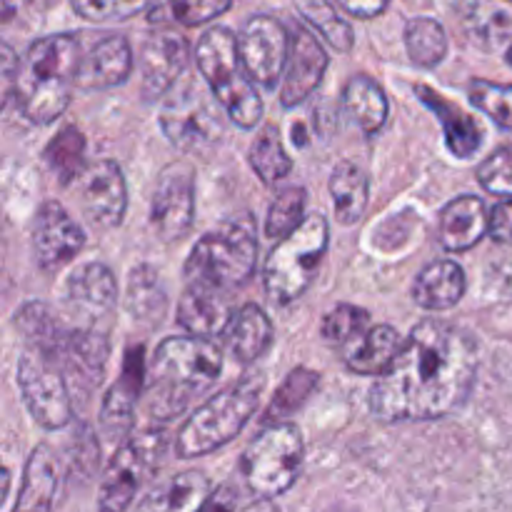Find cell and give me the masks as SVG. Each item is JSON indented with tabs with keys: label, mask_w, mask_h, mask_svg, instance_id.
I'll return each instance as SVG.
<instances>
[{
	"label": "cell",
	"mask_w": 512,
	"mask_h": 512,
	"mask_svg": "<svg viewBox=\"0 0 512 512\" xmlns=\"http://www.w3.org/2000/svg\"><path fill=\"white\" fill-rule=\"evenodd\" d=\"M478 368L480 350L468 330L445 320H423L370 388V413L380 423L448 418L473 395Z\"/></svg>",
	"instance_id": "6da1fadb"
},
{
	"label": "cell",
	"mask_w": 512,
	"mask_h": 512,
	"mask_svg": "<svg viewBox=\"0 0 512 512\" xmlns=\"http://www.w3.org/2000/svg\"><path fill=\"white\" fill-rule=\"evenodd\" d=\"M78 33H53L33 40L20 58L15 103L33 125H50L68 110L83 60Z\"/></svg>",
	"instance_id": "7a4b0ae2"
},
{
	"label": "cell",
	"mask_w": 512,
	"mask_h": 512,
	"mask_svg": "<svg viewBox=\"0 0 512 512\" xmlns=\"http://www.w3.org/2000/svg\"><path fill=\"white\" fill-rule=\"evenodd\" d=\"M223 373V350L215 340L173 335L158 345L150 363V415L155 420L180 418L195 398L208 393Z\"/></svg>",
	"instance_id": "3957f363"
},
{
	"label": "cell",
	"mask_w": 512,
	"mask_h": 512,
	"mask_svg": "<svg viewBox=\"0 0 512 512\" xmlns=\"http://www.w3.org/2000/svg\"><path fill=\"white\" fill-rule=\"evenodd\" d=\"M258 268V233L250 215L233 218L205 233L185 260V283L230 295Z\"/></svg>",
	"instance_id": "277c9868"
},
{
	"label": "cell",
	"mask_w": 512,
	"mask_h": 512,
	"mask_svg": "<svg viewBox=\"0 0 512 512\" xmlns=\"http://www.w3.org/2000/svg\"><path fill=\"white\" fill-rule=\"evenodd\" d=\"M263 388V375H250L205 400L180 428L175 455L180 460L203 458L238 438L258 410Z\"/></svg>",
	"instance_id": "5b68a950"
},
{
	"label": "cell",
	"mask_w": 512,
	"mask_h": 512,
	"mask_svg": "<svg viewBox=\"0 0 512 512\" xmlns=\"http://www.w3.org/2000/svg\"><path fill=\"white\" fill-rule=\"evenodd\" d=\"M195 65L208 83L215 103L238 128H255L263 118V100L245 73L238 53V35L230 28H210L195 45Z\"/></svg>",
	"instance_id": "8992f818"
},
{
	"label": "cell",
	"mask_w": 512,
	"mask_h": 512,
	"mask_svg": "<svg viewBox=\"0 0 512 512\" xmlns=\"http://www.w3.org/2000/svg\"><path fill=\"white\" fill-rule=\"evenodd\" d=\"M330 245L325 215L313 213L295 233L280 240L263 265V288L273 305H293L313 285Z\"/></svg>",
	"instance_id": "52a82bcc"
},
{
	"label": "cell",
	"mask_w": 512,
	"mask_h": 512,
	"mask_svg": "<svg viewBox=\"0 0 512 512\" xmlns=\"http://www.w3.org/2000/svg\"><path fill=\"white\" fill-rule=\"evenodd\" d=\"M303 463L305 443L298 425L275 423L250 440L240 458V473L255 498L273 500L293 488Z\"/></svg>",
	"instance_id": "ba28073f"
},
{
	"label": "cell",
	"mask_w": 512,
	"mask_h": 512,
	"mask_svg": "<svg viewBox=\"0 0 512 512\" xmlns=\"http://www.w3.org/2000/svg\"><path fill=\"white\" fill-rule=\"evenodd\" d=\"M163 430H148V433L130 438L115 450L100 480L98 512H125L138 498L145 480L153 478L155 468L160 465L165 453Z\"/></svg>",
	"instance_id": "9c48e42d"
},
{
	"label": "cell",
	"mask_w": 512,
	"mask_h": 512,
	"mask_svg": "<svg viewBox=\"0 0 512 512\" xmlns=\"http://www.w3.org/2000/svg\"><path fill=\"white\" fill-rule=\"evenodd\" d=\"M18 388L35 423L60 430L73 420V393L63 368L50 355L25 348L18 358Z\"/></svg>",
	"instance_id": "30bf717a"
},
{
	"label": "cell",
	"mask_w": 512,
	"mask_h": 512,
	"mask_svg": "<svg viewBox=\"0 0 512 512\" xmlns=\"http://www.w3.org/2000/svg\"><path fill=\"white\" fill-rule=\"evenodd\" d=\"M160 130L180 153H205L223 140V120L203 90L188 88L160 110Z\"/></svg>",
	"instance_id": "8fae6325"
},
{
	"label": "cell",
	"mask_w": 512,
	"mask_h": 512,
	"mask_svg": "<svg viewBox=\"0 0 512 512\" xmlns=\"http://www.w3.org/2000/svg\"><path fill=\"white\" fill-rule=\"evenodd\" d=\"M195 220V168L188 160L165 165L150 200V223L165 243L185 238Z\"/></svg>",
	"instance_id": "7c38bea8"
},
{
	"label": "cell",
	"mask_w": 512,
	"mask_h": 512,
	"mask_svg": "<svg viewBox=\"0 0 512 512\" xmlns=\"http://www.w3.org/2000/svg\"><path fill=\"white\" fill-rule=\"evenodd\" d=\"M290 43L293 38L280 20L273 15H253L238 35L240 63L248 78L263 88H275L288 68Z\"/></svg>",
	"instance_id": "4fadbf2b"
},
{
	"label": "cell",
	"mask_w": 512,
	"mask_h": 512,
	"mask_svg": "<svg viewBox=\"0 0 512 512\" xmlns=\"http://www.w3.org/2000/svg\"><path fill=\"white\" fill-rule=\"evenodd\" d=\"M65 300L73 318L80 320V328L108 333L120 300L118 280L108 265L85 263L70 273Z\"/></svg>",
	"instance_id": "5bb4252c"
},
{
	"label": "cell",
	"mask_w": 512,
	"mask_h": 512,
	"mask_svg": "<svg viewBox=\"0 0 512 512\" xmlns=\"http://www.w3.org/2000/svg\"><path fill=\"white\" fill-rule=\"evenodd\" d=\"M78 195L83 215L98 230H113L128 210V185L115 160H95L78 175Z\"/></svg>",
	"instance_id": "9a60e30c"
},
{
	"label": "cell",
	"mask_w": 512,
	"mask_h": 512,
	"mask_svg": "<svg viewBox=\"0 0 512 512\" xmlns=\"http://www.w3.org/2000/svg\"><path fill=\"white\" fill-rule=\"evenodd\" d=\"M85 248V233L68 210L45 200L33 218V255L43 273H55Z\"/></svg>",
	"instance_id": "2e32d148"
},
{
	"label": "cell",
	"mask_w": 512,
	"mask_h": 512,
	"mask_svg": "<svg viewBox=\"0 0 512 512\" xmlns=\"http://www.w3.org/2000/svg\"><path fill=\"white\" fill-rule=\"evenodd\" d=\"M190 60L188 40L173 30H155L140 45V95L145 100H160L173 90Z\"/></svg>",
	"instance_id": "e0dca14e"
},
{
	"label": "cell",
	"mask_w": 512,
	"mask_h": 512,
	"mask_svg": "<svg viewBox=\"0 0 512 512\" xmlns=\"http://www.w3.org/2000/svg\"><path fill=\"white\" fill-rule=\"evenodd\" d=\"M145 383V363H143V345H135L125 353L123 375L115 380L103 395L100 405V435L108 443L128 438L130 428L135 420V405H138L140 393Z\"/></svg>",
	"instance_id": "ac0fdd59"
},
{
	"label": "cell",
	"mask_w": 512,
	"mask_h": 512,
	"mask_svg": "<svg viewBox=\"0 0 512 512\" xmlns=\"http://www.w3.org/2000/svg\"><path fill=\"white\" fill-rule=\"evenodd\" d=\"M290 38H293V43H290L288 68H285L283 85H280V105L283 108H295V105L305 103L323 83L325 70H328V53L315 38L313 30L298 25Z\"/></svg>",
	"instance_id": "d6986e66"
},
{
	"label": "cell",
	"mask_w": 512,
	"mask_h": 512,
	"mask_svg": "<svg viewBox=\"0 0 512 512\" xmlns=\"http://www.w3.org/2000/svg\"><path fill=\"white\" fill-rule=\"evenodd\" d=\"M110 355V340L108 333H98V330L85 328H70L68 340L60 353V368H63L65 378H68L70 388L83 390L85 395L93 393L98 383L103 380L105 363Z\"/></svg>",
	"instance_id": "ffe728a7"
},
{
	"label": "cell",
	"mask_w": 512,
	"mask_h": 512,
	"mask_svg": "<svg viewBox=\"0 0 512 512\" xmlns=\"http://www.w3.org/2000/svg\"><path fill=\"white\" fill-rule=\"evenodd\" d=\"M133 48L125 35H105L83 53L78 70L80 90H110L133 73Z\"/></svg>",
	"instance_id": "44dd1931"
},
{
	"label": "cell",
	"mask_w": 512,
	"mask_h": 512,
	"mask_svg": "<svg viewBox=\"0 0 512 512\" xmlns=\"http://www.w3.org/2000/svg\"><path fill=\"white\" fill-rule=\"evenodd\" d=\"M490 233V210L478 195H460L440 210L438 238L448 253H465Z\"/></svg>",
	"instance_id": "7402d4cb"
},
{
	"label": "cell",
	"mask_w": 512,
	"mask_h": 512,
	"mask_svg": "<svg viewBox=\"0 0 512 512\" xmlns=\"http://www.w3.org/2000/svg\"><path fill=\"white\" fill-rule=\"evenodd\" d=\"M233 308L228 303V295L218 290L195 288L188 285L178 303V325L188 330L195 338H218L233 320Z\"/></svg>",
	"instance_id": "603a6c76"
},
{
	"label": "cell",
	"mask_w": 512,
	"mask_h": 512,
	"mask_svg": "<svg viewBox=\"0 0 512 512\" xmlns=\"http://www.w3.org/2000/svg\"><path fill=\"white\" fill-rule=\"evenodd\" d=\"M60 488V463L58 455L48 445H38L30 453L23 470L18 500L10 512H50L58 498Z\"/></svg>",
	"instance_id": "cb8c5ba5"
},
{
	"label": "cell",
	"mask_w": 512,
	"mask_h": 512,
	"mask_svg": "<svg viewBox=\"0 0 512 512\" xmlns=\"http://www.w3.org/2000/svg\"><path fill=\"white\" fill-rule=\"evenodd\" d=\"M468 290L465 270L455 260H435L425 265L413 283V300L430 313L453 310Z\"/></svg>",
	"instance_id": "d4e9b609"
},
{
	"label": "cell",
	"mask_w": 512,
	"mask_h": 512,
	"mask_svg": "<svg viewBox=\"0 0 512 512\" xmlns=\"http://www.w3.org/2000/svg\"><path fill=\"white\" fill-rule=\"evenodd\" d=\"M400 348H403V340L393 325H373L353 343L345 345L343 363L350 373L380 378L393 365Z\"/></svg>",
	"instance_id": "484cf974"
},
{
	"label": "cell",
	"mask_w": 512,
	"mask_h": 512,
	"mask_svg": "<svg viewBox=\"0 0 512 512\" xmlns=\"http://www.w3.org/2000/svg\"><path fill=\"white\" fill-rule=\"evenodd\" d=\"M225 345L240 365H253L263 358L275 340V328L260 305L248 303L235 310L233 320L223 333Z\"/></svg>",
	"instance_id": "4316f807"
},
{
	"label": "cell",
	"mask_w": 512,
	"mask_h": 512,
	"mask_svg": "<svg viewBox=\"0 0 512 512\" xmlns=\"http://www.w3.org/2000/svg\"><path fill=\"white\" fill-rule=\"evenodd\" d=\"M415 93H418V98L438 115L445 133V145H448L450 153L460 160L475 158L480 145H483V130H480V125L475 123L463 108H458V105L450 103L448 98H443V95H438L435 90H430L428 85H418Z\"/></svg>",
	"instance_id": "83f0119b"
},
{
	"label": "cell",
	"mask_w": 512,
	"mask_h": 512,
	"mask_svg": "<svg viewBox=\"0 0 512 512\" xmlns=\"http://www.w3.org/2000/svg\"><path fill=\"white\" fill-rule=\"evenodd\" d=\"M210 495V480L200 470H185L155 485L135 512H200Z\"/></svg>",
	"instance_id": "f1b7e54d"
},
{
	"label": "cell",
	"mask_w": 512,
	"mask_h": 512,
	"mask_svg": "<svg viewBox=\"0 0 512 512\" xmlns=\"http://www.w3.org/2000/svg\"><path fill=\"white\" fill-rule=\"evenodd\" d=\"M123 303L135 323L148 325V328L163 323L165 310H168V293L153 265L140 263L130 270Z\"/></svg>",
	"instance_id": "f546056e"
},
{
	"label": "cell",
	"mask_w": 512,
	"mask_h": 512,
	"mask_svg": "<svg viewBox=\"0 0 512 512\" xmlns=\"http://www.w3.org/2000/svg\"><path fill=\"white\" fill-rule=\"evenodd\" d=\"M343 108L365 135H375L388 123V98L370 75H353L343 88Z\"/></svg>",
	"instance_id": "4dcf8cb0"
},
{
	"label": "cell",
	"mask_w": 512,
	"mask_h": 512,
	"mask_svg": "<svg viewBox=\"0 0 512 512\" xmlns=\"http://www.w3.org/2000/svg\"><path fill=\"white\" fill-rule=\"evenodd\" d=\"M330 198H333L335 218L343 225H355L368 210L370 185L363 168L350 160H343L330 173Z\"/></svg>",
	"instance_id": "1f68e13d"
},
{
	"label": "cell",
	"mask_w": 512,
	"mask_h": 512,
	"mask_svg": "<svg viewBox=\"0 0 512 512\" xmlns=\"http://www.w3.org/2000/svg\"><path fill=\"white\" fill-rule=\"evenodd\" d=\"M458 25L470 43L483 50H495L508 43L512 18L485 0H465L463 10H458Z\"/></svg>",
	"instance_id": "d6a6232c"
},
{
	"label": "cell",
	"mask_w": 512,
	"mask_h": 512,
	"mask_svg": "<svg viewBox=\"0 0 512 512\" xmlns=\"http://www.w3.org/2000/svg\"><path fill=\"white\" fill-rule=\"evenodd\" d=\"M405 50L420 68H435L448 55V33L428 15H418L405 23Z\"/></svg>",
	"instance_id": "836d02e7"
},
{
	"label": "cell",
	"mask_w": 512,
	"mask_h": 512,
	"mask_svg": "<svg viewBox=\"0 0 512 512\" xmlns=\"http://www.w3.org/2000/svg\"><path fill=\"white\" fill-rule=\"evenodd\" d=\"M248 160L250 165H253L255 175H258L265 185H278L280 180L288 178L290 170H293V158H290L288 150H285L280 130L275 128V125L260 128L253 145H250Z\"/></svg>",
	"instance_id": "e575fe53"
},
{
	"label": "cell",
	"mask_w": 512,
	"mask_h": 512,
	"mask_svg": "<svg viewBox=\"0 0 512 512\" xmlns=\"http://www.w3.org/2000/svg\"><path fill=\"white\" fill-rule=\"evenodd\" d=\"M295 8H298V13L303 15V20L310 28H315L325 40H328L330 48H335L338 53H350V50H353V28H350L348 20L335 10V5L330 3V0H295Z\"/></svg>",
	"instance_id": "d590c367"
},
{
	"label": "cell",
	"mask_w": 512,
	"mask_h": 512,
	"mask_svg": "<svg viewBox=\"0 0 512 512\" xmlns=\"http://www.w3.org/2000/svg\"><path fill=\"white\" fill-rule=\"evenodd\" d=\"M318 385H320V375L315 373V370L295 368L293 373L285 378V383L280 385L275 398L270 400L268 410L263 413V423L265 425L285 423L283 418H290L295 410H300V405H305V400L318 390Z\"/></svg>",
	"instance_id": "8d00e7d4"
},
{
	"label": "cell",
	"mask_w": 512,
	"mask_h": 512,
	"mask_svg": "<svg viewBox=\"0 0 512 512\" xmlns=\"http://www.w3.org/2000/svg\"><path fill=\"white\" fill-rule=\"evenodd\" d=\"M48 168L58 175L63 183L78 180V175L85 170V138L75 125L60 130L48 143L43 153Z\"/></svg>",
	"instance_id": "74e56055"
},
{
	"label": "cell",
	"mask_w": 512,
	"mask_h": 512,
	"mask_svg": "<svg viewBox=\"0 0 512 512\" xmlns=\"http://www.w3.org/2000/svg\"><path fill=\"white\" fill-rule=\"evenodd\" d=\"M305 215V190L303 188H285L270 203L268 215H265V238L283 240L303 225Z\"/></svg>",
	"instance_id": "f35d334b"
},
{
	"label": "cell",
	"mask_w": 512,
	"mask_h": 512,
	"mask_svg": "<svg viewBox=\"0 0 512 512\" xmlns=\"http://www.w3.org/2000/svg\"><path fill=\"white\" fill-rule=\"evenodd\" d=\"M230 5H233V0H168V5L150 13V20L158 23V20L170 18L185 28H198V25H205L228 13Z\"/></svg>",
	"instance_id": "ab89813d"
},
{
	"label": "cell",
	"mask_w": 512,
	"mask_h": 512,
	"mask_svg": "<svg viewBox=\"0 0 512 512\" xmlns=\"http://www.w3.org/2000/svg\"><path fill=\"white\" fill-rule=\"evenodd\" d=\"M468 98L495 125L512 130V85L490 83V80H473L468 88Z\"/></svg>",
	"instance_id": "60d3db41"
},
{
	"label": "cell",
	"mask_w": 512,
	"mask_h": 512,
	"mask_svg": "<svg viewBox=\"0 0 512 512\" xmlns=\"http://www.w3.org/2000/svg\"><path fill=\"white\" fill-rule=\"evenodd\" d=\"M370 328V313L353 303H340L323 318L320 333L328 343L348 345Z\"/></svg>",
	"instance_id": "b9f144b4"
},
{
	"label": "cell",
	"mask_w": 512,
	"mask_h": 512,
	"mask_svg": "<svg viewBox=\"0 0 512 512\" xmlns=\"http://www.w3.org/2000/svg\"><path fill=\"white\" fill-rule=\"evenodd\" d=\"M70 3L75 13L90 23H118L153 8L158 0H70Z\"/></svg>",
	"instance_id": "7bdbcfd3"
},
{
	"label": "cell",
	"mask_w": 512,
	"mask_h": 512,
	"mask_svg": "<svg viewBox=\"0 0 512 512\" xmlns=\"http://www.w3.org/2000/svg\"><path fill=\"white\" fill-rule=\"evenodd\" d=\"M478 183L488 193L512 200V145L498 148L480 163Z\"/></svg>",
	"instance_id": "ee69618b"
},
{
	"label": "cell",
	"mask_w": 512,
	"mask_h": 512,
	"mask_svg": "<svg viewBox=\"0 0 512 512\" xmlns=\"http://www.w3.org/2000/svg\"><path fill=\"white\" fill-rule=\"evenodd\" d=\"M490 238L500 245H512V200L495 205L490 213Z\"/></svg>",
	"instance_id": "f6af8a7d"
},
{
	"label": "cell",
	"mask_w": 512,
	"mask_h": 512,
	"mask_svg": "<svg viewBox=\"0 0 512 512\" xmlns=\"http://www.w3.org/2000/svg\"><path fill=\"white\" fill-rule=\"evenodd\" d=\"M20 58L8 43H3V58H0V75H3V105L15 98V83H18Z\"/></svg>",
	"instance_id": "bcb514c9"
},
{
	"label": "cell",
	"mask_w": 512,
	"mask_h": 512,
	"mask_svg": "<svg viewBox=\"0 0 512 512\" xmlns=\"http://www.w3.org/2000/svg\"><path fill=\"white\" fill-rule=\"evenodd\" d=\"M490 280L500 293L512 298V245H505L503 253L495 255L493 265H490Z\"/></svg>",
	"instance_id": "7dc6e473"
},
{
	"label": "cell",
	"mask_w": 512,
	"mask_h": 512,
	"mask_svg": "<svg viewBox=\"0 0 512 512\" xmlns=\"http://www.w3.org/2000/svg\"><path fill=\"white\" fill-rule=\"evenodd\" d=\"M348 15L360 20H373L388 10L390 0H335Z\"/></svg>",
	"instance_id": "c3c4849f"
},
{
	"label": "cell",
	"mask_w": 512,
	"mask_h": 512,
	"mask_svg": "<svg viewBox=\"0 0 512 512\" xmlns=\"http://www.w3.org/2000/svg\"><path fill=\"white\" fill-rule=\"evenodd\" d=\"M58 0H3V20L10 23L15 15L38 13V10H50Z\"/></svg>",
	"instance_id": "681fc988"
},
{
	"label": "cell",
	"mask_w": 512,
	"mask_h": 512,
	"mask_svg": "<svg viewBox=\"0 0 512 512\" xmlns=\"http://www.w3.org/2000/svg\"><path fill=\"white\" fill-rule=\"evenodd\" d=\"M238 510V493H235L230 485L213 490V495L208 498V503L200 508V512H235Z\"/></svg>",
	"instance_id": "f907efd6"
},
{
	"label": "cell",
	"mask_w": 512,
	"mask_h": 512,
	"mask_svg": "<svg viewBox=\"0 0 512 512\" xmlns=\"http://www.w3.org/2000/svg\"><path fill=\"white\" fill-rule=\"evenodd\" d=\"M243 512H283V510H280L273 500H255V503H250Z\"/></svg>",
	"instance_id": "816d5d0a"
},
{
	"label": "cell",
	"mask_w": 512,
	"mask_h": 512,
	"mask_svg": "<svg viewBox=\"0 0 512 512\" xmlns=\"http://www.w3.org/2000/svg\"><path fill=\"white\" fill-rule=\"evenodd\" d=\"M508 63L512 65V43H510V48H508Z\"/></svg>",
	"instance_id": "f5cc1de1"
},
{
	"label": "cell",
	"mask_w": 512,
	"mask_h": 512,
	"mask_svg": "<svg viewBox=\"0 0 512 512\" xmlns=\"http://www.w3.org/2000/svg\"><path fill=\"white\" fill-rule=\"evenodd\" d=\"M510 3H512V0H510Z\"/></svg>",
	"instance_id": "db71d44e"
}]
</instances>
